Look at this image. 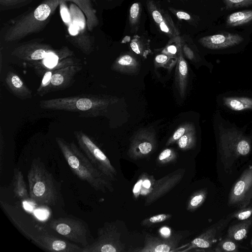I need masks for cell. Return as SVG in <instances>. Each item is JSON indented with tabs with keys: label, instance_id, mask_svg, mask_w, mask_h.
Returning <instances> with one entry per match:
<instances>
[{
	"label": "cell",
	"instance_id": "obj_1",
	"mask_svg": "<svg viewBox=\"0 0 252 252\" xmlns=\"http://www.w3.org/2000/svg\"><path fill=\"white\" fill-rule=\"evenodd\" d=\"M214 127L217 138L219 153L223 164L228 167L252 150V132L247 133V126L239 127L217 111L214 116Z\"/></svg>",
	"mask_w": 252,
	"mask_h": 252
},
{
	"label": "cell",
	"instance_id": "obj_2",
	"mask_svg": "<svg viewBox=\"0 0 252 252\" xmlns=\"http://www.w3.org/2000/svg\"><path fill=\"white\" fill-rule=\"evenodd\" d=\"M56 143L72 171L81 180L88 183L96 191H112L113 188L108 180L89 160L81 150L72 141L61 137L55 138Z\"/></svg>",
	"mask_w": 252,
	"mask_h": 252
},
{
	"label": "cell",
	"instance_id": "obj_3",
	"mask_svg": "<svg viewBox=\"0 0 252 252\" xmlns=\"http://www.w3.org/2000/svg\"><path fill=\"white\" fill-rule=\"evenodd\" d=\"M117 98L106 95H82L43 100L40 107L44 109L80 113L82 117L104 115L108 108L116 103Z\"/></svg>",
	"mask_w": 252,
	"mask_h": 252
},
{
	"label": "cell",
	"instance_id": "obj_4",
	"mask_svg": "<svg viewBox=\"0 0 252 252\" xmlns=\"http://www.w3.org/2000/svg\"><path fill=\"white\" fill-rule=\"evenodd\" d=\"M27 177L30 198L33 203L45 206L63 203L59 185L40 159H33Z\"/></svg>",
	"mask_w": 252,
	"mask_h": 252
},
{
	"label": "cell",
	"instance_id": "obj_5",
	"mask_svg": "<svg viewBox=\"0 0 252 252\" xmlns=\"http://www.w3.org/2000/svg\"><path fill=\"white\" fill-rule=\"evenodd\" d=\"M61 1L46 0L40 3L6 31L4 41L7 42L18 41L42 31L49 23Z\"/></svg>",
	"mask_w": 252,
	"mask_h": 252
},
{
	"label": "cell",
	"instance_id": "obj_6",
	"mask_svg": "<svg viewBox=\"0 0 252 252\" xmlns=\"http://www.w3.org/2000/svg\"><path fill=\"white\" fill-rule=\"evenodd\" d=\"M49 227L69 241L81 245L83 248L90 244L91 232L88 224L79 219L69 217L52 220Z\"/></svg>",
	"mask_w": 252,
	"mask_h": 252
},
{
	"label": "cell",
	"instance_id": "obj_7",
	"mask_svg": "<svg viewBox=\"0 0 252 252\" xmlns=\"http://www.w3.org/2000/svg\"><path fill=\"white\" fill-rule=\"evenodd\" d=\"M73 133L80 149L91 163L108 180L114 181L116 171L103 152L83 131L75 130Z\"/></svg>",
	"mask_w": 252,
	"mask_h": 252
},
{
	"label": "cell",
	"instance_id": "obj_8",
	"mask_svg": "<svg viewBox=\"0 0 252 252\" xmlns=\"http://www.w3.org/2000/svg\"><path fill=\"white\" fill-rule=\"evenodd\" d=\"M252 199V166L246 169L232 186L230 191L228 205L243 208Z\"/></svg>",
	"mask_w": 252,
	"mask_h": 252
},
{
	"label": "cell",
	"instance_id": "obj_9",
	"mask_svg": "<svg viewBox=\"0 0 252 252\" xmlns=\"http://www.w3.org/2000/svg\"><path fill=\"white\" fill-rule=\"evenodd\" d=\"M217 102L222 110L234 114L252 112V93L228 92L219 94Z\"/></svg>",
	"mask_w": 252,
	"mask_h": 252
},
{
	"label": "cell",
	"instance_id": "obj_10",
	"mask_svg": "<svg viewBox=\"0 0 252 252\" xmlns=\"http://www.w3.org/2000/svg\"><path fill=\"white\" fill-rule=\"evenodd\" d=\"M157 144L154 128L140 129L133 135L127 154L131 158L134 159L144 158L155 150Z\"/></svg>",
	"mask_w": 252,
	"mask_h": 252
},
{
	"label": "cell",
	"instance_id": "obj_11",
	"mask_svg": "<svg viewBox=\"0 0 252 252\" xmlns=\"http://www.w3.org/2000/svg\"><path fill=\"white\" fill-rule=\"evenodd\" d=\"M121 249L113 225L106 223L98 229L96 239L83 248L82 252H118L122 251Z\"/></svg>",
	"mask_w": 252,
	"mask_h": 252
},
{
	"label": "cell",
	"instance_id": "obj_12",
	"mask_svg": "<svg viewBox=\"0 0 252 252\" xmlns=\"http://www.w3.org/2000/svg\"><path fill=\"white\" fill-rule=\"evenodd\" d=\"M244 41V38L240 34L229 32L205 36L198 40L204 48L220 53L237 49Z\"/></svg>",
	"mask_w": 252,
	"mask_h": 252
},
{
	"label": "cell",
	"instance_id": "obj_13",
	"mask_svg": "<svg viewBox=\"0 0 252 252\" xmlns=\"http://www.w3.org/2000/svg\"><path fill=\"white\" fill-rule=\"evenodd\" d=\"M54 50L49 44L32 41L24 43L16 47L12 52L11 55L34 66Z\"/></svg>",
	"mask_w": 252,
	"mask_h": 252
},
{
	"label": "cell",
	"instance_id": "obj_14",
	"mask_svg": "<svg viewBox=\"0 0 252 252\" xmlns=\"http://www.w3.org/2000/svg\"><path fill=\"white\" fill-rule=\"evenodd\" d=\"M82 68V66L76 63L53 70L48 85L38 95L41 96L49 93L68 88Z\"/></svg>",
	"mask_w": 252,
	"mask_h": 252
},
{
	"label": "cell",
	"instance_id": "obj_15",
	"mask_svg": "<svg viewBox=\"0 0 252 252\" xmlns=\"http://www.w3.org/2000/svg\"><path fill=\"white\" fill-rule=\"evenodd\" d=\"M32 241L39 248L47 252H82L83 247L60 239L43 230L35 235Z\"/></svg>",
	"mask_w": 252,
	"mask_h": 252
},
{
	"label": "cell",
	"instance_id": "obj_16",
	"mask_svg": "<svg viewBox=\"0 0 252 252\" xmlns=\"http://www.w3.org/2000/svg\"><path fill=\"white\" fill-rule=\"evenodd\" d=\"M232 218L229 216L226 218L219 220L204 232L195 238L189 247L184 251H187L192 249H208L220 238L223 231L226 227Z\"/></svg>",
	"mask_w": 252,
	"mask_h": 252
},
{
	"label": "cell",
	"instance_id": "obj_17",
	"mask_svg": "<svg viewBox=\"0 0 252 252\" xmlns=\"http://www.w3.org/2000/svg\"><path fill=\"white\" fill-rule=\"evenodd\" d=\"M183 174V172L178 170L157 181L145 204L149 205L165 195L180 181Z\"/></svg>",
	"mask_w": 252,
	"mask_h": 252
},
{
	"label": "cell",
	"instance_id": "obj_18",
	"mask_svg": "<svg viewBox=\"0 0 252 252\" xmlns=\"http://www.w3.org/2000/svg\"><path fill=\"white\" fill-rule=\"evenodd\" d=\"M147 6L154 21L162 32L171 38L179 36V31L167 14L158 8L153 1H149Z\"/></svg>",
	"mask_w": 252,
	"mask_h": 252
},
{
	"label": "cell",
	"instance_id": "obj_19",
	"mask_svg": "<svg viewBox=\"0 0 252 252\" xmlns=\"http://www.w3.org/2000/svg\"><path fill=\"white\" fill-rule=\"evenodd\" d=\"M179 236L162 240L158 237L148 235L145 239L144 248L138 251L142 252H173L179 242L180 239Z\"/></svg>",
	"mask_w": 252,
	"mask_h": 252
},
{
	"label": "cell",
	"instance_id": "obj_20",
	"mask_svg": "<svg viewBox=\"0 0 252 252\" xmlns=\"http://www.w3.org/2000/svg\"><path fill=\"white\" fill-rule=\"evenodd\" d=\"M188 78V65L183 57L181 48L178 55L175 72V85L180 96L183 98L185 97L186 94Z\"/></svg>",
	"mask_w": 252,
	"mask_h": 252
},
{
	"label": "cell",
	"instance_id": "obj_21",
	"mask_svg": "<svg viewBox=\"0 0 252 252\" xmlns=\"http://www.w3.org/2000/svg\"><path fill=\"white\" fill-rule=\"evenodd\" d=\"M5 81L9 91L15 96L22 99L32 97V91L16 73L12 71L8 72Z\"/></svg>",
	"mask_w": 252,
	"mask_h": 252
},
{
	"label": "cell",
	"instance_id": "obj_22",
	"mask_svg": "<svg viewBox=\"0 0 252 252\" xmlns=\"http://www.w3.org/2000/svg\"><path fill=\"white\" fill-rule=\"evenodd\" d=\"M68 40L85 54H90L93 50V41L88 34L81 32L72 23L68 26Z\"/></svg>",
	"mask_w": 252,
	"mask_h": 252
},
{
	"label": "cell",
	"instance_id": "obj_23",
	"mask_svg": "<svg viewBox=\"0 0 252 252\" xmlns=\"http://www.w3.org/2000/svg\"><path fill=\"white\" fill-rule=\"evenodd\" d=\"M138 61L130 54H124L119 56L113 63L111 69L114 71L126 74H134L139 70Z\"/></svg>",
	"mask_w": 252,
	"mask_h": 252
},
{
	"label": "cell",
	"instance_id": "obj_24",
	"mask_svg": "<svg viewBox=\"0 0 252 252\" xmlns=\"http://www.w3.org/2000/svg\"><path fill=\"white\" fill-rule=\"evenodd\" d=\"M71 1L76 4L83 12L86 18L87 29L92 31L99 24L96 10L94 6L92 0H61Z\"/></svg>",
	"mask_w": 252,
	"mask_h": 252
},
{
	"label": "cell",
	"instance_id": "obj_25",
	"mask_svg": "<svg viewBox=\"0 0 252 252\" xmlns=\"http://www.w3.org/2000/svg\"><path fill=\"white\" fill-rule=\"evenodd\" d=\"M12 188L14 194L17 198L23 200L30 198L23 174L17 168H14L13 170Z\"/></svg>",
	"mask_w": 252,
	"mask_h": 252
},
{
	"label": "cell",
	"instance_id": "obj_26",
	"mask_svg": "<svg viewBox=\"0 0 252 252\" xmlns=\"http://www.w3.org/2000/svg\"><path fill=\"white\" fill-rule=\"evenodd\" d=\"M252 224V218L230 226L227 230L226 237L235 242L242 240L246 237Z\"/></svg>",
	"mask_w": 252,
	"mask_h": 252
},
{
	"label": "cell",
	"instance_id": "obj_27",
	"mask_svg": "<svg viewBox=\"0 0 252 252\" xmlns=\"http://www.w3.org/2000/svg\"><path fill=\"white\" fill-rule=\"evenodd\" d=\"M252 21V10H247L231 13L227 18L226 24L236 27L248 23Z\"/></svg>",
	"mask_w": 252,
	"mask_h": 252
},
{
	"label": "cell",
	"instance_id": "obj_28",
	"mask_svg": "<svg viewBox=\"0 0 252 252\" xmlns=\"http://www.w3.org/2000/svg\"><path fill=\"white\" fill-rule=\"evenodd\" d=\"M196 129L188 132L177 140L178 147L182 150H188L194 148L196 144Z\"/></svg>",
	"mask_w": 252,
	"mask_h": 252
},
{
	"label": "cell",
	"instance_id": "obj_29",
	"mask_svg": "<svg viewBox=\"0 0 252 252\" xmlns=\"http://www.w3.org/2000/svg\"><path fill=\"white\" fill-rule=\"evenodd\" d=\"M196 129L192 123H186L180 126L167 140L166 146H169L177 142L182 136L188 132Z\"/></svg>",
	"mask_w": 252,
	"mask_h": 252
},
{
	"label": "cell",
	"instance_id": "obj_30",
	"mask_svg": "<svg viewBox=\"0 0 252 252\" xmlns=\"http://www.w3.org/2000/svg\"><path fill=\"white\" fill-rule=\"evenodd\" d=\"M207 193L206 189H200L194 193L189 199L187 209L193 211L197 209L205 201Z\"/></svg>",
	"mask_w": 252,
	"mask_h": 252
},
{
	"label": "cell",
	"instance_id": "obj_31",
	"mask_svg": "<svg viewBox=\"0 0 252 252\" xmlns=\"http://www.w3.org/2000/svg\"><path fill=\"white\" fill-rule=\"evenodd\" d=\"M214 251L216 252H238L239 250L238 245L235 241L226 237L218 243Z\"/></svg>",
	"mask_w": 252,
	"mask_h": 252
},
{
	"label": "cell",
	"instance_id": "obj_32",
	"mask_svg": "<svg viewBox=\"0 0 252 252\" xmlns=\"http://www.w3.org/2000/svg\"><path fill=\"white\" fill-rule=\"evenodd\" d=\"M182 48V44L179 36L172 38L168 44L163 50L162 53L167 55L178 58L180 49Z\"/></svg>",
	"mask_w": 252,
	"mask_h": 252
},
{
	"label": "cell",
	"instance_id": "obj_33",
	"mask_svg": "<svg viewBox=\"0 0 252 252\" xmlns=\"http://www.w3.org/2000/svg\"><path fill=\"white\" fill-rule=\"evenodd\" d=\"M177 58L163 53L158 54L155 58V66L170 68L177 63Z\"/></svg>",
	"mask_w": 252,
	"mask_h": 252
},
{
	"label": "cell",
	"instance_id": "obj_34",
	"mask_svg": "<svg viewBox=\"0 0 252 252\" xmlns=\"http://www.w3.org/2000/svg\"><path fill=\"white\" fill-rule=\"evenodd\" d=\"M140 3L139 2H135L130 6L129 20L131 26H135L138 23L140 15Z\"/></svg>",
	"mask_w": 252,
	"mask_h": 252
},
{
	"label": "cell",
	"instance_id": "obj_35",
	"mask_svg": "<svg viewBox=\"0 0 252 252\" xmlns=\"http://www.w3.org/2000/svg\"><path fill=\"white\" fill-rule=\"evenodd\" d=\"M176 158V153L172 149H166L159 155L158 161L160 164H166Z\"/></svg>",
	"mask_w": 252,
	"mask_h": 252
},
{
	"label": "cell",
	"instance_id": "obj_36",
	"mask_svg": "<svg viewBox=\"0 0 252 252\" xmlns=\"http://www.w3.org/2000/svg\"><path fill=\"white\" fill-rule=\"evenodd\" d=\"M32 0H0V5L3 9H11L23 6Z\"/></svg>",
	"mask_w": 252,
	"mask_h": 252
},
{
	"label": "cell",
	"instance_id": "obj_37",
	"mask_svg": "<svg viewBox=\"0 0 252 252\" xmlns=\"http://www.w3.org/2000/svg\"><path fill=\"white\" fill-rule=\"evenodd\" d=\"M252 215V206L241 208L230 215L231 218H236L240 220L249 219Z\"/></svg>",
	"mask_w": 252,
	"mask_h": 252
},
{
	"label": "cell",
	"instance_id": "obj_38",
	"mask_svg": "<svg viewBox=\"0 0 252 252\" xmlns=\"http://www.w3.org/2000/svg\"><path fill=\"white\" fill-rule=\"evenodd\" d=\"M223 1L227 9L236 8L252 5V0H223Z\"/></svg>",
	"mask_w": 252,
	"mask_h": 252
},
{
	"label": "cell",
	"instance_id": "obj_39",
	"mask_svg": "<svg viewBox=\"0 0 252 252\" xmlns=\"http://www.w3.org/2000/svg\"><path fill=\"white\" fill-rule=\"evenodd\" d=\"M65 2V1H61L60 7L63 21L65 24H67L68 26L71 23V15L70 11L67 8Z\"/></svg>",
	"mask_w": 252,
	"mask_h": 252
},
{
	"label": "cell",
	"instance_id": "obj_40",
	"mask_svg": "<svg viewBox=\"0 0 252 252\" xmlns=\"http://www.w3.org/2000/svg\"><path fill=\"white\" fill-rule=\"evenodd\" d=\"M171 217L169 214H159L146 219L142 221V224L146 225L165 221Z\"/></svg>",
	"mask_w": 252,
	"mask_h": 252
},
{
	"label": "cell",
	"instance_id": "obj_41",
	"mask_svg": "<svg viewBox=\"0 0 252 252\" xmlns=\"http://www.w3.org/2000/svg\"><path fill=\"white\" fill-rule=\"evenodd\" d=\"M130 46L131 50L136 54L144 56L143 46L141 42L137 39H133Z\"/></svg>",
	"mask_w": 252,
	"mask_h": 252
},
{
	"label": "cell",
	"instance_id": "obj_42",
	"mask_svg": "<svg viewBox=\"0 0 252 252\" xmlns=\"http://www.w3.org/2000/svg\"><path fill=\"white\" fill-rule=\"evenodd\" d=\"M170 10L179 19L184 20L188 21L191 20L190 15L187 12L173 9H170Z\"/></svg>",
	"mask_w": 252,
	"mask_h": 252
},
{
	"label": "cell",
	"instance_id": "obj_43",
	"mask_svg": "<svg viewBox=\"0 0 252 252\" xmlns=\"http://www.w3.org/2000/svg\"><path fill=\"white\" fill-rule=\"evenodd\" d=\"M183 51L185 55L189 60L200 62L201 61L196 57L193 51L187 45H185L183 47Z\"/></svg>",
	"mask_w": 252,
	"mask_h": 252
},
{
	"label": "cell",
	"instance_id": "obj_44",
	"mask_svg": "<svg viewBox=\"0 0 252 252\" xmlns=\"http://www.w3.org/2000/svg\"><path fill=\"white\" fill-rule=\"evenodd\" d=\"M36 216L41 220L45 219L47 218V213L45 210H37L35 211Z\"/></svg>",
	"mask_w": 252,
	"mask_h": 252
},
{
	"label": "cell",
	"instance_id": "obj_45",
	"mask_svg": "<svg viewBox=\"0 0 252 252\" xmlns=\"http://www.w3.org/2000/svg\"><path fill=\"white\" fill-rule=\"evenodd\" d=\"M160 232L164 237H168L170 234V230L168 227H164L160 229Z\"/></svg>",
	"mask_w": 252,
	"mask_h": 252
},
{
	"label": "cell",
	"instance_id": "obj_46",
	"mask_svg": "<svg viewBox=\"0 0 252 252\" xmlns=\"http://www.w3.org/2000/svg\"><path fill=\"white\" fill-rule=\"evenodd\" d=\"M142 180L139 181L135 185L133 193L135 194L139 191L141 185L142 184Z\"/></svg>",
	"mask_w": 252,
	"mask_h": 252
},
{
	"label": "cell",
	"instance_id": "obj_47",
	"mask_svg": "<svg viewBox=\"0 0 252 252\" xmlns=\"http://www.w3.org/2000/svg\"><path fill=\"white\" fill-rule=\"evenodd\" d=\"M151 184V181L148 179H145L142 181V185L146 189L150 188Z\"/></svg>",
	"mask_w": 252,
	"mask_h": 252
},
{
	"label": "cell",
	"instance_id": "obj_48",
	"mask_svg": "<svg viewBox=\"0 0 252 252\" xmlns=\"http://www.w3.org/2000/svg\"><path fill=\"white\" fill-rule=\"evenodd\" d=\"M24 205L25 208L26 209H27L28 210H29V211H32V207L30 204H29L28 203H27L26 202H24Z\"/></svg>",
	"mask_w": 252,
	"mask_h": 252
},
{
	"label": "cell",
	"instance_id": "obj_49",
	"mask_svg": "<svg viewBox=\"0 0 252 252\" xmlns=\"http://www.w3.org/2000/svg\"><path fill=\"white\" fill-rule=\"evenodd\" d=\"M251 246L252 248V239H251Z\"/></svg>",
	"mask_w": 252,
	"mask_h": 252
}]
</instances>
